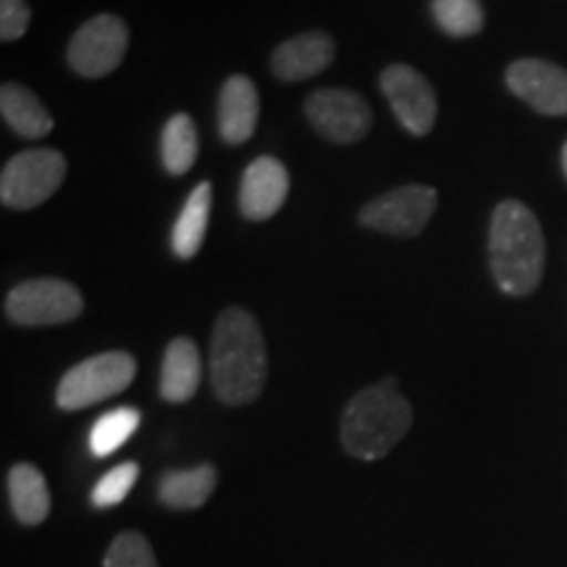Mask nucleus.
<instances>
[{
  "label": "nucleus",
  "mask_w": 567,
  "mask_h": 567,
  "mask_svg": "<svg viewBox=\"0 0 567 567\" xmlns=\"http://www.w3.org/2000/svg\"><path fill=\"white\" fill-rule=\"evenodd\" d=\"M431 13L439 30L450 38H473L484 30V6L481 0H434Z\"/></svg>",
  "instance_id": "22"
},
{
  "label": "nucleus",
  "mask_w": 567,
  "mask_h": 567,
  "mask_svg": "<svg viewBox=\"0 0 567 567\" xmlns=\"http://www.w3.org/2000/svg\"><path fill=\"white\" fill-rule=\"evenodd\" d=\"M334 53V40L326 32H302L276 48L271 69L284 82H302L329 69Z\"/></svg>",
  "instance_id": "13"
},
{
  "label": "nucleus",
  "mask_w": 567,
  "mask_h": 567,
  "mask_svg": "<svg viewBox=\"0 0 567 567\" xmlns=\"http://www.w3.org/2000/svg\"><path fill=\"white\" fill-rule=\"evenodd\" d=\"M9 496L13 515L24 526H40L51 515V492L45 476L30 463H19L9 471Z\"/></svg>",
  "instance_id": "18"
},
{
  "label": "nucleus",
  "mask_w": 567,
  "mask_h": 567,
  "mask_svg": "<svg viewBox=\"0 0 567 567\" xmlns=\"http://www.w3.org/2000/svg\"><path fill=\"white\" fill-rule=\"evenodd\" d=\"M547 245L536 213L520 200H502L488 224V268L496 287L526 297L542 284Z\"/></svg>",
  "instance_id": "2"
},
{
  "label": "nucleus",
  "mask_w": 567,
  "mask_h": 567,
  "mask_svg": "<svg viewBox=\"0 0 567 567\" xmlns=\"http://www.w3.org/2000/svg\"><path fill=\"white\" fill-rule=\"evenodd\" d=\"M305 116L321 137L339 142V145L363 140L373 124L371 109L363 97L358 92L339 87L316 90L305 103Z\"/></svg>",
  "instance_id": "9"
},
{
  "label": "nucleus",
  "mask_w": 567,
  "mask_h": 567,
  "mask_svg": "<svg viewBox=\"0 0 567 567\" xmlns=\"http://www.w3.org/2000/svg\"><path fill=\"white\" fill-rule=\"evenodd\" d=\"M140 410L134 408H116L103 417L90 431V450L95 457H109L116 450H122L134 431L140 429Z\"/></svg>",
  "instance_id": "21"
},
{
  "label": "nucleus",
  "mask_w": 567,
  "mask_h": 567,
  "mask_svg": "<svg viewBox=\"0 0 567 567\" xmlns=\"http://www.w3.org/2000/svg\"><path fill=\"white\" fill-rule=\"evenodd\" d=\"M137 363L130 352H101L82 360L63 373L55 389V402L61 410H84L97 402L122 394L134 381Z\"/></svg>",
  "instance_id": "4"
},
{
  "label": "nucleus",
  "mask_w": 567,
  "mask_h": 567,
  "mask_svg": "<svg viewBox=\"0 0 567 567\" xmlns=\"http://www.w3.org/2000/svg\"><path fill=\"white\" fill-rule=\"evenodd\" d=\"M0 113H3L6 124L24 140H40L53 130V116L24 84L6 82L0 87Z\"/></svg>",
  "instance_id": "16"
},
{
  "label": "nucleus",
  "mask_w": 567,
  "mask_h": 567,
  "mask_svg": "<svg viewBox=\"0 0 567 567\" xmlns=\"http://www.w3.org/2000/svg\"><path fill=\"white\" fill-rule=\"evenodd\" d=\"M197 151H200V142H197V130L189 113H176L163 126L161 137V158L166 172L172 176L187 174L195 166Z\"/></svg>",
  "instance_id": "20"
},
{
  "label": "nucleus",
  "mask_w": 567,
  "mask_h": 567,
  "mask_svg": "<svg viewBox=\"0 0 567 567\" xmlns=\"http://www.w3.org/2000/svg\"><path fill=\"white\" fill-rule=\"evenodd\" d=\"M413 425V408L396 389V379H384L350 400L342 413L339 436L347 455L365 460L386 457Z\"/></svg>",
  "instance_id": "3"
},
{
  "label": "nucleus",
  "mask_w": 567,
  "mask_h": 567,
  "mask_svg": "<svg viewBox=\"0 0 567 567\" xmlns=\"http://www.w3.org/2000/svg\"><path fill=\"white\" fill-rule=\"evenodd\" d=\"M84 300L74 284L63 279H32L6 297V316L17 326H59L80 318Z\"/></svg>",
  "instance_id": "6"
},
{
  "label": "nucleus",
  "mask_w": 567,
  "mask_h": 567,
  "mask_svg": "<svg viewBox=\"0 0 567 567\" xmlns=\"http://www.w3.org/2000/svg\"><path fill=\"white\" fill-rule=\"evenodd\" d=\"M563 168H565V176H567V142H565V147H563Z\"/></svg>",
  "instance_id": "26"
},
{
  "label": "nucleus",
  "mask_w": 567,
  "mask_h": 567,
  "mask_svg": "<svg viewBox=\"0 0 567 567\" xmlns=\"http://www.w3.org/2000/svg\"><path fill=\"white\" fill-rule=\"evenodd\" d=\"M32 11L27 0H0V40L13 42L27 32Z\"/></svg>",
  "instance_id": "25"
},
{
  "label": "nucleus",
  "mask_w": 567,
  "mask_h": 567,
  "mask_svg": "<svg viewBox=\"0 0 567 567\" xmlns=\"http://www.w3.org/2000/svg\"><path fill=\"white\" fill-rule=\"evenodd\" d=\"M140 478V465L137 463H122L113 471L105 473V476L97 481L95 488H92L90 499L95 507H116L126 499V494L132 492V486L137 484Z\"/></svg>",
  "instance_id": "24"
},
{
  "label": "nucleus",
  "mask_w": 567,
  "mask_h": 567,
  "mask_svg": "<svg viewBox=\"0 0 567 567\" xmlns=\"http://www.w3.org/2000/svg\"><path fill=\"white\" fill-rule=\"evenodd\" d=\"M381 92L392 105L394 116L415 137H425L436 124V92L429 80L408 63H394L381 71Z\"/></svg>",
  "instance_id": "10"
},
{
  "label": "nucleus",
  "mask_w": 567,
  "mask_h": 567,
  "mask_svg": "<svg viewBox=\"0 0 567 567\" xmlns=\"http://www.w3.org/2000/svg\"><path fill=\"white\" fill-rule=\"evenodd\" d=\"M289 195V172L274 155L255 158L243 176L239 187V210L250 221H266L279 213Z\"/></svg>",
  "instance_id": "12"
},
{
  "label": "nucleus",
  "mask_w": 567,
  "mask_h": 567,
  "mask_svg": "<svg viewBox=\"0 0 567 567\" xmlns=\"http://www.w3.org/2000/svg\"><path fill=\"white\" fill-rule=\"evenodd\" d=\"M266 342L260 326L245 308L216 318L210 339V384L224 405H250L266 384Z\"/></svg>",
  "instance_id": "1"
},
{
  "label": "nucleus",
  "mask_w": 567,
  "mask_h": 567,
  "mask_svg": "<svg viewBox=\"0 0 567 567\" xmlns=\"http://www.w3.org/2000/svg\"><path fill=\"white\" fill-rule=\"evenodd\" d=\"M103 567H158V559L140 530H124L111 542Z\"/></svg>",
  "instance_id": "23"
},
{
  "label": "nucleus",
  "mask_w": 567,
  "mask_h": 567,
  "mask_svg": "<svg viewBox=\"0 0 567 567\" xmlns=\"http://www.w3.org/2000/svg\"><path fill=\"white\" fill-rule=\"evenodd\" d=\"M66 179V158L51 147H34L24 151L3 166L0 174V200L6 208L30 210L38 208L59 193Z\"/></svg>",
  "instance_id": "5"
},
{
  "label": "nucleus",
  "mask_w": 567,
  "mask_h": 567,
  "mask_svg": "<svg viewBox=\"0 0 567 567\" xmlns=\"http://www.w3.org/2000/svg\"><path fill=\"white\" fill-rule=\"evenodd\" d=\"M130 48V27L113 13L92 17L69 42V66L87 80H101L122 66Z\"/></svg>",
  "instance_id": "7"
},
{
  "label": "nucleus",
  "mask_w": 567,
  "mask_h": 567,
  "mask_svg": "<svg viewBox=\"0 0 567 567\" xmlns=\"http://www.w3.org/2000/svg\"><path fill=\"white\" fill-rule=\"evenodd\" d=\"M507 87L542 116H567V69L542 59L509 63Z\"/></svg>",
  "instance_id": "11"
},
{
  "label": "nucleus",
  "mask_w": 567,
  "mask_h": 567,
  "mask_svg": "<svg viewBox=\"0 0 567 567\" xmlns=\"http://www.w3.org/2000/svg\"><path fill=\"white\" fill-rule=\"evenodd\" d=\"M436 189L425 184H408L396 187L392 193L373 197L371 203L360 210V224L365 229L394 234V237H415L425 229L436 210Z\"/></svg>",
  "instance_id": "8"
},
{
  "label": "nucleus",
  "mask_w": 567,
  "mask_h": 567,
  "mask_svg": "<svg viewBox=\"0 0 567 567\" xmlns=\"http://www.w3.org/2000/svg\"><path fill=\"white\" fill-rule=\"evenodd\" d=\"M210 203H213V187L210 182H200L193 189V195L184 203V210L176 218L172 231V250L176 258L189 260L200 252L205 243V231H208L210 218Z\"/></svg>",
  "instance_id": "19"
},
{
  "label": "nucleus",
  "mask_w": 567,
  "mask_h": 567,
  "mask_svg": "<svg viewBox=\"0 0 567 567\" xmlns=\"http://www.w3.org/2000/svg\"><path fill=\"white\" fill-rule=\"evenodd\" d=\"M260 116L258 87L250 76L234 74L218 95V132L229 145H243L255 134Z\"/></svg>",
  "instance_id": "14"
},
{
  "label": "nucleus",
  "mask_w": 567,
  "mask_h": 567,
  "mask_svg": "<svg viewBox=\"0 0 567 567\" xmlns=\"http://www.w3.org/2000/svg\"><path fill=\"white\" fill-rule=\"evenodd\" d=\"M218 484V473L210 463L189 471H168L158 481V499L168 509H197L210 499Z\"/></svg>",
  "instance_id": "17"
},
{
  "label": "nucleus",
  "mask_w": 567,
  "mask_h": 567,
  "mask_svg": "<svg viewBox=\"0 0 567 567\" xmlns=\"http://www.w3.org/2000/svg\"><path fill=\"white\" fill-rule=\"evenodd\" d=\"M200 379L203 360L197 344L189 337L174 339V342L166 347V354H163L161 396L166 402H174V405L189 402L197 389H200Z\"/></svg>",
  "instance_id": "15"
}]
</instances>
